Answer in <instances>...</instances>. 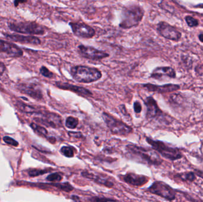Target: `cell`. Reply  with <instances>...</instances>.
I'll list each match as a JSON object with an SVG mask.
<instances>
[{
	"mask_svg": "<svg viewBox=\"0 0 203 202\" xmlns=\"http://www.w3.org/2000/svg\"><path fill=\"white\" fill-rule=\"evenodd\" d=\"M126 149L131 158L138 160L140 162L156 166L160 165L163 162L158 152L154 149L129 144L126 147Z\"/></svg>",
	"mask_w": 203,
	"mask_h": 202,
	"instance_id": "6da1fadb",
	"label": "cell"
},
{
	"mask_svg": "<svg viewBox=\"0 0 203 202\" xmlns=\"http://www.w3.org/2000/svg\"><path fill=\"white\" fill-rule=\"evenodd\" d=\"M144 14V10L139 5H133L125 7L122 12L119 27L128 29L138 26Z\"/></svg>",
	"mask_w": 203,
	"mask_h": 202,
	"instance_id": "7a4b0ae2",
	"label": "cell"
},
{
	"mask_svg": "<svg viewBox=\"0 0 203 202\" xmlns=\"http://www.w3.org/2000/svg\"><path fill=\"white\" fill-rule=\"evenodd\" d=\"M70 73L75 81L81 83H90L96 81L100 79L102 75L98 69L82 65L72 67Z\"/></svg>",
	"mask_w": 203,
	"mask_h": 202,
	"instance_id": "3957f363",
	"label": "cell"
},
{
	"mask_svg": "<svg viewBox=\"0 0 203 202\" xmlns=\"http://www.w3.org/2000/svg\"><path fill=\"white\" fill-rule=\"evenodd\" d=\"M146 141L151 146L153 149L167 160L173 161L180 160L183 157L182 153L180 149L169 146L164 142L153 140L150 138H146Z\"/></svg>",
	"mask_w": 203,
	"mask_h": 202,
	"instance_id": "277c9868",
	"label": "cell"
},
{
	"mask_svg": "<svg viewBox=\"0 0 203 202\" xmlns=\"http://www.w3.org/2000/svg\"><path fill=\"white\" fill-rule=\"evenodd\" d=\"M147 112L146 116L149 119L156 120L160 123L166 125H169L172 122V118L165 114L160 108L156 101L152 97H149L145 100Z\"/></svg>",
	"mask_w": 203,
	"mask_h": 202,
	"instance_id": "5b68a950",
	"label": "cell"
},
{
	"mask_svg": "<svg viewBox=\"0 0 203 202\" xmlns=\"http://www.w3.org/2000/svg\"><path fill=\"white\" fill-rule=\"evenodd\" d=\"M103 120L111 132L118 136H128L133 132V129L129 126L115 118L112 116L103 113L102 114Z\"/></svg>",
	"mask_w": 203,
	"mask_h": 202,
	"instance_id": "8992f818",
	"label": "cell"
},
{
	"mask_svg": "<svg viewBox=\"0 0 203 202\" xmlns=\"http://www.w3.org/2000/svg\"><path fill=\"white\" fill-rule=\"evenodd\" d=\"M8 27L11 30L20 33L38 35H42L45 33L44 28L35 22L23 21L10 23H9Z\"/></svg>",
	"mask_w": 203,
	"mask_h": 202,
	"instance_id": "52a82bcc",
	"label": "cell"
},
{
	"mask_svg": "<svg viewBox=\"0 0 203 202\" xmlns=\"http://www.w3.org/2000/svg\"><path fill=\"white\" fill-rule=\"evenodd\" d=\"M148 191L168 201L175 200L178 192L176 189H174L169 184L160 181H154L149 187Z\"/></svg>",
	"mask_w": 203,
	"mask_h": 202,
	"instance_id": "ba28073f",
	"label": "cell"
},
{
	"mask_svg": "<svg viewBox=\"0 0 203 202\" xmlns=\"http://www.w3.org/2000/svg\"><path fill=\"white\" fill-rule=\"evenodd\" d=\"M157 30L162 37L167 39L178 41L181 38V32L169 23L164 21H161L158 24Z\"/></svg>",
	"mask_w": 203,
	"mask_h": 202,
	"instance_id": "9c48e42d",
	"label": "cell"
},
{
	"mask_svg": "<svg viewBox=\"0 0 203 202\" xmlns=\"http://www.w3.org/2000/svg\"><path fill=\"white\" fill-rule=\"evenodd\" d=\"M78 52L81 56L87 58L91 60L98 61L108 57L109 55L106 52L95 49L94 47L85 45H80L78 46Z\"/></svg>",
	"mask_w": 203,
	"mask_h": 202,
	"instance_id": "30bf717a",
	"label": "cell"
},
{
	"mask_svg": "<svg viewBox=\"0 0 203 202\" xmlns=\"http://www.w3.org/2000/svg\"><path fill=\"white\" fill-rule=\"evenodd\" d=\"M69 25L74 34L81 38L90 39L94 37L96 33L93 28L85 23L71 22Z\"/></svg>",
	"mask_w": 203,
	"mask_h": 202,
	"instance_id": "8fae6325",
	"label": "cell"
},
{
	"mask_svg": "<svg viewBox=\"0 0 203 202\" xmlns=\"http://www.w3.org/2000/svg\"><path fill=\"white\" fill-rule=\"evenodd\" d=\"M81 175L95 183L103 185L109 188L113 187L114 185V183L111 180V178L100 173H94L93 171L90 172L88 171H85L81 173Z\"/></svg>",
	"mask_w": 203,
	"mask_h": 202,
	"instance_id": "7c38bea8",
	"label": "cell"
},
{
	"mask_svg": "<svg viewBox=\"0 0 203 202\" xmlns=\"http://www.w3.org/2000/svg\"><path fill=\"white\" fill-rule=\"evenodd\" d=\"M176 77L175 69L170 66H160L155 68L150 75L151 78L160 81L167 78H175Z\"/></svg>",
	"mask_w": 203,
	"mask_h": 202,
	"instance_id": "4fadbf2b",
	"label": "cell"
},
{
	"mask_svg": "<svg viewBox=\"0 0 203 202\" xmlns=\"http://www.w3.org/2000/svg\"><path fill=\"white\" fill-rule=\"evenodd\" d=\"M142 87L146 90L150 92H154L158 93H168L172 92L178 91L180 89L181 87L178 84H168L163 86L154 85L151 84H146L142 85Z\"/></svg>",
	"mask_w": 203,
	"mask_h": 202,
	"instance_id": "5bb4252c",
	"label": "cell"
},
{
	"mask_svg": "<svg viewBox=\"0 0 203 202\" xmlns=\"http://www.w3.org/2000/svg\"><path fill=\"white\" fill-rule=\"evenodd\" d=\"M120 177L127 183L138 187L146 184L149 180V178L147 176L132 173H128L125 175H121Z\"/></svg>",
	"mask_w": 203,
	"mask_h": 202,
	"instance_id": "9a60e30c",
	"label": "cell"
},
{
	"mask_svg": "<svg viewBox=\"0 0 203 202\" xmlns=\"http://www.w3.org/2000/svg\"><path fill=\"white\" fill-rule=\"evenodd\" d=\"M0 52L4 53L11 57H20L23 55L22 50L16 45L0 40Z\"/></svg>",
	"mask_w": 203,
	"mask_h": 202,
	"instance_id": "2e32d148",
	"label": "cell"
},
{
	"mask_svg": "<svg viewBox=\"0 0 203 202\" xmlns=\"http://www.w3.org/2000/svg\"><path fill=\"white\" fill-rule=\"evenodd\" d=\"M55 85L59 88L73 91L76 94H78V95H80V96H81L91 97V96H92V95H93L92 92L90 90H89L84 87H81L70 84H69V83L62 82H56L55 83Z\"/></svg>",
	"mask_w": 203,
	"mask_h": 202,
	"instance_id": "e0dca14e",
	"label": "cell"
},
{
	"mask_svg": "<svg viewBox=\"0 0 203 202\" xmlns=\"http://www.w3.org/2000/svg\"><path fill=\"white\" fill-rule=\"evenodd\" d=\"M39 121L43 125L54 128L61 127L63 125L61 116L56 113H47L43 114Z\"/></svg>",
	"mask_w": 203,
	"mask_h": 202,
	"instance_id": "ac0fdd59",
	"label": "cell"
},
{
	"mask_svg": "<svg viewBox=\"0 0 203 202\" xmlns=\"http://www.w3.org/2000/svg\"><path fill=\"white\" fill-rule=\"evenodd\" d=\"M6 36L8 39L16 42H19L24 44H31L34 45H38L41 44V40L39 38L35 36H32L7 34Z\"/></svg>",
	"mask_w": 203,
	"mask_h": 202,
	"instance_id": "d6986e66",
	"label": "cell"
},
{
	"mask_svg": "<svg viewBox=\"0 0 203 202\" xmlns=\"http://www.w3.org/2000/svg\"><path fill=\"white\" fill-rule=\"evenodd\" d=\"M196 176L194 171H189L178 173L175 175V177L183 182L192 183L196 180Z\"/></svg>",
	"mask_w": 203,
	"mask_h": 202,
	"instance_id": "ffe728a7",
	"label": "cell"
},
{
	"mask_svg": "<svg viewBox=\"0 0 203 202\" xmlns=\"http://www.w3.org/2000/svg\"><path fill=\"white\" fill-rule=\"evenodd\" d=\"M23 91L34 99H42V95L39 89H38L34 86H23Z\"/></svg>",
	"mask_w": 203,
	"mask_h": 202,
	"instance_id": "44dd1931",
	"label": "cell"
},
{
	"mask_svg": "<svg viewBox=\"0 0 203 202\" xmlns=\"http://www.w3.org/2000/svg\"><path fill=\"white\" fill-rule=\"evenodd\" d=\"M169 103L174 107H180L185 103V97L180 93H175L171 95Z\"/></svg>",
	"mask_w": 203,
	"mask_h": 202,
	"instance_id": "7402d4cb",
	"label": "cell"
},
{
	"mask_svg": "<svg viewBox=\"0 0 203 202\" xmlns=\"http://www.w3.org/2000/svg\"><path fill=\"white\" fill-rule=\"evenodd\" d=\"M61 153L63 155L68 158L73 157L74 153L76 151V149L71 146H64L61 148L60 150Z\"/></svg>",
	"mask_w": 203,
	"mask_h": 202,
	"instance_id": "603a6c76",
	"label": "cell"
},
{
	"mask_svg": "<svg viewBox=\"0 0 203 202\" xmlns=\"http://www.w3.org/2000/svg\"><path fill=\"white\" fill-rule=\"evenodd\" d=\"M78 124V118L70 116L67 118L65 121V126L67 127L69 129H75L77 127Z\"/></svg>",
	"mask_w": 203,
	"mask_h": 202,
	"instance_id": "cb8c5ba5",
	"label": "cell"
},
{
	"mask_svg": "<svg viewBox=\"0 0 203 202\" xmlns=\"http://www.w3.org/2000/svg\"><path fill=\"white\" fill-rule=\"evenodd\" d=\"M54 186L56 188L61 190L63 191L66 192H70L72 191L74 187L71 186L69 183H55L53 184Z\"/></svg>",
	"mask_w": 203,
	"mask_h": 202,
	"instance_id": "d4e9b609",
	"label": "cell"
},
{
	"mask_svg": "<svg viewBox=\"0 0 203 202\" xmlns=\"http://www.w3.org/2000/svg\"><path fill=\"white\" fill-rule=\"evenodd\" d=\"M30 127L40 135L46 136L47 135V131L46 129L42 126H38V125L35 123H32L30 125Z\"/></svg>",
	"mask_w": 203,
	"mask_h": 202,
	"instance_id": "484cf974",
	"label": "cell"
},
{
	"mask_svg": "<svg viewBox=\"0 0 203 202\" xmlns=\"http://www.w3.org/2000/svg\"><path fill=\"white\" fill-rule=\"evenodd\" d=\"M63 179V175L60 173H55L54 174H50L47 177L46 180L51 182H59Z\"/></svg>",
	"mask_w": 203,
	"mask_h": 202,
	"instance_id": "4316f807",
	"label": "cell"
},
{
	"mask_svg": "<svg viewBox=\"0 0 203 202\" xmlns=\"http://www.w3.org/2000/svg\"><path fill=\"white\" fill-rule=\"evenodd\" d=\"M185 20L187 23L188 26L190 27H194L198 26V21L191 16H186Z\"/></svg>",
	"mask_w": 203,
	"mask_h": 202,
	"instance_id": "83f0119b",
	"label": "cell"
},
{
	"mask_svg": "<svg viewBox=\"0 0 203 202\" xmlns=\"http://www.w3.org/2000/svg\"><path fill=\"white\" fill-rule=\"evenodd\" d=\"M19 108L22 111L25 112L26 113H34L35 112V109L29 105H27L22 103H19L18 104Z\"/></svg>",
	"mask_w": 203,
	"mask_h": 202,
	"instance_id": "f1b7e54d",
	"label": "cell"
},
{
	"mask_svg": "<svg viewBox=\"0 0 203 202\" xmlns=\"http://www.w3.org/2000/svg\"><path fill=\"white\" fill-rule=\"evenodd\" d=\"M40 72L43 76L46 78H51L54 77V74L52 72H51V71L45 66H42L41 68Z\"/></svg>",
	"mask_w": 203,
	"mask_h": 202,
	"instance_id": "f546056e",
	"label": "cell"
},
{
	"mask_svg": "<svg viewBox=\"0 0 203 202\" xmlns=\"http://www.w3.org/2000/svg\"><path fill=\"white\" fill-rule=\"evenodd\" d=\"M3 140L4 141L6 142V144L12 145V146H14V147H17L19 145V143L18 142H17L15 139H13L11 137L9 136H4L3 138Z\"/></svg>",
	"mask_w": 203,
	"mask_h": 202,
	"instance_id": "4dcf8cb0",
	"label": "cell"
},
{
	"mask_svg": "<svg viewBox=\"0 0 203 202\" xmlns=\"http://www.w3.org/2000/svg\"><path fill=\"white\" fill-rule=\"evenodd\" d=\"M49 171V170H32L29 171V174L30 176L32 177H34V176H38L39 175H42L46 173H47Z\"/></svg>",
	"mask_w": 203,
	"mask_h": 202,
	"instance_id": "1f68e13d",
	"label": "cell"
},
{
	"mask_svg": "<svg viewBox=\"0 0 203 202\" xmlns=\"http://www.w3.org/2000/svg\"><path fill=\"white\" fill-rule=\"evenodd\" d=\"M134 110L136 113H139L142 110V107L140 103L138 101L134 102Z\"/></svg>",
	"mask_w": 203,
	"mask_h": 202,
	"instance_id": "d6a6232c",
	"label": "cell"
},
{
	"mask_svg": "<svg viewBox=\"0 0 203 202\" xmlns=\"http://www.w3.org/2000/svg\"><path fill=\"white\" fill-rule=\"evenodd\" d=\"M68 135L71 136V137H74L76 138H80L83 136L81 132H68Z\"/></svg>",
	"mask_w": 203,
	"mask_h": 202,
	"instance_id": "836d02e7",
	"label": "cell"
},
{
	"mask_svg": "<svg viewBox=\"0 0 203 202\" xmlns=\"http://www.w3.org/2000/svg\"><path fill=\"white\" fill-rule=\"evenodd\" d=\"M90 201H115V200L109 199H105V198H99V197H95L92 199L89 200Z\"/></svg>",
	"mask_w": 203,
	"mask_h": 202,
	"instance_id": "e575fe53",
	"label": "cell"
},
{
	"mask_svg": "<svg viewBox=\"0 0 203 202\" xmlns=\"http://www.w3.org/2000/svg\"><path fill=\"white\" fill-rule=\"evenodd\" d=\"M195 71L200 75H203V65L197 66L195 68Z\"/></svg>",
	"mask_w": 203,
	"mask_h": 202,
	"instance_id": "d590c367",
	"label": "cell"
},
{
	"mask_svg": "<svg viewBox=\"0 0 203 202\" xmlns=\"http://www.w3.org/2000/svg\"><path fill=\"white\" fill-rule=\"evenodd\" d=\"M5 69H6V66L4 64L1 62H0V75H2L4 73Z\"/></svg>",
	"mask_w": 203,
	"mask_h": 202,
	"instance_id": "8d00e7d4",
	"label": "cell"
},
{
	"mask_svg": "<svg viewBox=\"0 0 203 202\" xmlns=\"http://www.w3.org/2000/svg\"><path fill=\"white\" fill-rule=\"evenodd\" d=\"M196 174V175L201 177V179H203V171H200V170H195L194 171Z\"/></svg>",
	"mask_w": 203,
	"mask_h": 202,
	"instance_id": "74e56055",
	"label": "cell"
},
{
	"mask_svg": "<svg viewBox=\"0 0 203 202\" xmlns=\"http://www.w3.org/2000/svg\"><path fill=\"white\" fill-rule=\"evenodd\" d=\"M28 1V0H14V5L16 7H17L20 4L24 3Z\"/></svg>",
	"mask_w": 203,
	"mask_h": 202,
	"instance_id": "f35d334b",
	"label": "cell"
},
{
	"mask_svg": "<svg viewBox=\"0 0 203 202\" xmlns=\"http://www.w3.org/2000/svg\"><path fill=\"white\" fill-rule=\"evenodd\" d=\"M198 38H199V40L201 42L203 43V33H201L200 34L199 36H198Z\"/></svg>",
	"mask_w": 203,
	"mask_h": 202,
	"instance_id": "ab89813d",
	"label": "cell"
},
{
	"mask_svg": "<svg viewBox=\"0 0 203 202\" xmlns=\"http://www.w3.org/2000/svg\"><path fill=\"white\" fill-rule=\"evenodd\" d=\"M195 8H203V4H200L195 6Z\"/></svg>",
	"mask_w": 203,
	"mask_h": 202,
	"instance_id": "60d3db41",
	"label": "cell"
},
{
	"mask_svg": "<svg viewBox=\"0 0 203 202\" xmlns=\"http://www.w3.org/2000/svg\"><path fill=\"white\" fill-rule=\"evenodd\" d=\"M71 1H77V0H71Z\"/></svg>",
	"mask_w": 203,
	"mask_h": 202,
	"instance_id": "b9f144b4",
	"label": "cell"
}]
</instances>
